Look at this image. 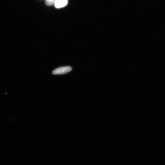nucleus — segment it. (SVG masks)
Segmentation results:
<instances>
[{
  "label": "nucleus",
  "mask_w": 165,
  "mask_h": 165,
  "mask_svg": "<svg viewBox=\"0 0 165 165\" xmlns=\"http://www.w3.org/2000/svg\"><path fill=\"white\" fill-rule=\"evenodd\" d=\"M72 70V68L69 66L61 67L54 70L52 72V74L54 75L65 74L69 72Z\"/></svg>",
  "instance_id": "obj_1"
},
{
  "label": "nucleus",
  "mask_w": 165,
  "mask_h": 165,
  "mask_svg": "<svg viewBox=\"0 0 165 165\" xmlns=\"http://www.w3.org/2000/svg\"><path fill=\"white\" fill-rule=\"evenodd\" d=\"M56 1H49L48 0H46V4L48 6H52L55 4Z\"/></svg>",
  "instance_id": "obj_3"
},
{
  "label": "nucleus",
  "mask_w": 165,
  "mask_h": 165,
  "mask_svg": "<svg viewBox=\"0 0 165 165\" xmlns=\"http://www.w3.org/2000/svg\"><path fill=\"white\" fill-rule=\"evenodd\" d=\"M68 2V0H56L55 6L58 8H62L67 5Z\"/></svg>",
  "instance_id": "obj_2"
}]
</instances>
